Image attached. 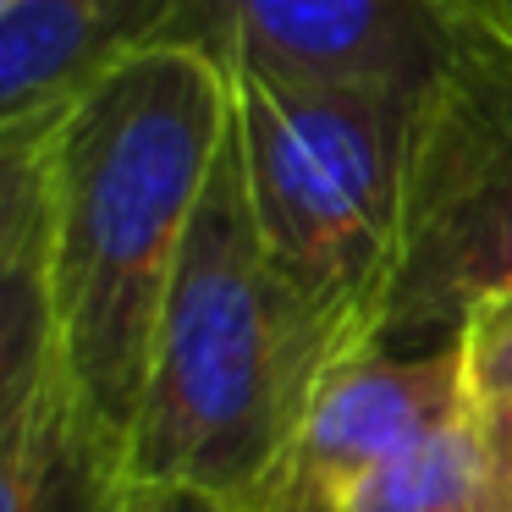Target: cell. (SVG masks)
<instances>
[{"mask_svg":"<svg viewBox=\"0 0 512 512\" xmlns=\"http://www.w3.org/2000/svg\"><path fill=\"white\" fill-rule=\"evenodd\" d=\"M226 138L232 78L204 45L144 50L61 122L45 226L61 375L122 452Z\"/></svg>","mask_w":512,"mask_h":512,"instance_id":"cell-1","label":"cell"},{"mask_svg":"<svg viewBox=\"0 0 512 512\" xmlns=\"http://www.w3.org/2000/svg\"><path fill=\"white\" fill-rule=\"evenodd\" d=\"M160 45L221 56V0H23L0 17V127L72 111Z\"/></svg>","mask_w":512,"mask_h":512,"instance_id":"cell-7","label":"cell"},{"mask_svg":"<svg viewBox=\"0 0 512 512\" xmlns=\"http://www.w3.org/2000/svg\"><path fill=\"white\" fill-rule=\"evenodd\" d=\"M56 369V303H50V265L39 243L0 276V435L34 408Z\"/></svg>","mask_w":512,"mask_h":512,"instance_id":"cell-10","label":"cell"},{"mask_svg":"<svg viewBox=\"0 0 512 512\" xmlns=\"http://www.w3.org/2000/svg\"><path fill=\"white\" fill-rule=\"evenodd\" d=\"M446 50L430 0H221V61L281 83L424 89Z\"/></svg>","mask_w":512,"mask_h":512,"instance_id":"cell-6","label":"cell"},{"mask_svg":"<svg viewBox=\"0 0 512 512\" xmlns=\"http://www.w3.org/2000/svg\"><path fill=\"white\" fill-rule=\"evenodd\" d=\"M336 512H512V490L501 485L485 424L474 413L375 468L336 501Z\"/></svg>","mask_w":512,"mask_h":512,"instance_id":"cell-9","label":"cell"},{"mask_svg":"<svg viewBox=\"0 0 512 512\" xmlns=\"http://www.w3.org/2000/svg\"><path fill=\"white\" fill-rule=\"evenodd\" d=\"M122 496L127 452L56 369L34 408L0 435V512H116Z\"/></svg>","mask_w":512,"mask_h":512,"instance_id":"cell-8","label":"cell"},{"mask_svg":"<svg viewBox=\"0 0 512 512\" xmlns=\"http://www.w3.org/2000/svg\"><path fill=\"white\" fill-rule=\"evenodd\" d=\"M479 424H485L490 457H496V468H501V485L512 490V402H507V408H485V413H479Z\"/></svg>","mask_w":512,"mask_h":512,"instance_id":"cell-15","label":"cell"},{"mask_svg":"<svg viewBox=\"0 0 512 512\" xmlns=\"http://www.w3.org/2000/svg\"><path fill=\"white\" fill-rule=\"evenodd\" d=\"M331 364L325 336L270 270L226 138L160 314L127 485H188L270 512L303 402Z\"/></svg>","mask_w":512,"mask_h":512,"instance_id":"cell-2","label":"cell"},{"mask_svg":"<svg viewBox=\"0 0 512 512\" xmlns=\"http://www.w3.org/2000/svg\"><path fill=\"white\" fill-rule=\"evenodd\" d=\"M463 375L474 391V408H507L512 402V298L485 309L463 331Z\"/></svg>","mask_w":512,"mask_h":512,"instance_id":"cell-12","label":"cell"},{"mask_svg":"<svg viewBox=\"0 0 512 512\" xmlns=\"http://www.w3.org/2000/svg\"><path fill=\"white\" fill-rule=\"evenodd\" d=\"M512 298V61L452 39L424 83L408 144V199L375 347L463 342Z\"/></svg>","mask_w":512,"mask_h":512,"instance_id":"cell-4","label":"cell"},{"mask_svg":"<svg viewBox=\"0 0 512 512\" xmlns=\"http://www.w3.org/2000/svg\"><path fill=\"white\" fill-rule=\"evenodd\" d=\"M446 34L512 61V0H430Z\"/></svg>","mask_w":512,"mask_h":512,"instance_id":"cell-13","label":"cell"},{"mask_svg":"<svg viewBox=\"0 0 512 512\" xmlns=\"http://www.w3.org/2000/svg\"><path fill=\"white\" fill-rule=\"evenodd\" d=\"M12 6H23V0H0V17H6V12H12Z\"/></svg>","mask_w":512,"mask_h":512,"instance_id":"cell-16","label":"cell"},{"mask_svg":"<svg viewBox=\"0 0 512 512\" xmlns=\"http://www.w3.org/2000/svg\"><path fill=\"white\" fill-rule=\"evenodd\" d=\"M67 111L0 127V276L45 243L50 226V166Z\"/></svg>","mask_w":512,"mask_h":512,"instance_id":"cell-11","label":"cell"},{"mask_svg":"<svg viewBox=\"0 0 512 512\" xmlns=\"http://www.w3.org/2000/svg\"><path fill=\"white\" fill-rule=\"evenodd\" d=\"M232 144L270 270L331 358L375 347L424 89H331L226 67Z\"/></svg>","mask_w":512,"mask_h":512,"instance_id":"cell-3","label":"cell"},{"mask_svg":"<svg viewBox=\"0 0 512 512\" xmlns=\"http://www.w3.org/2000/svg\"><path fill=\"white\" fill-rule=\"evenodd\" d=\"M474 413L457 342L430 353L358 347L314 380L270 512H336L375 468Z\"/></svg>","mask_w":512,"mask_h":512,"instance_id":"cell-5","label":"cell"},{"mask_svg":"<svg viewBox=\"0 0 512 512\" xmlns=\"http://www.w3.org/2000/svg\"><path fill=\"white\" fill-rule=\"evenodd\" d=\"M116 512H243V507L204 496V490H188V485H127Z\"/></svg>","mask_w":512,"mask_h":512,"instance_id":"cell-14","label":"cell"}]
</instances>
